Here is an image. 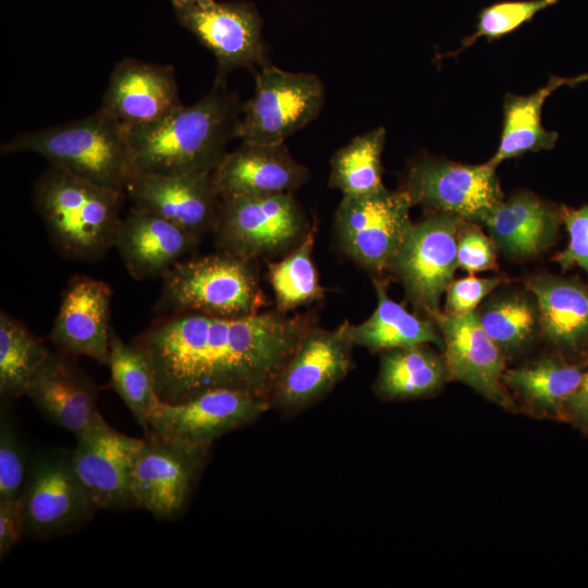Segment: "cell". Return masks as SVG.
Wrapping results in <instances>:
<instances>
[{"label":"cell","instance_id":"7a4b0ae2","mask_svg":"<svg viewBox=\"0 0 588 588\" xmlns=\"http://www.w3.org/2000/svg\"><path fill=\"white\" fill-rule=\"evenodd\" d=\"M241 109L218 77L195 103L155 123L125 128L134 173H212L236 138Z\"/></svg>","mask_w":588,"mask_h":588},{"label":"cell","instance_id":"4316f807","mask_svg":"<svg viewBox=\"0 0 588 588\" xmlns=\"http://www.w3.org/2000/svg\"><path fill=\"white\" fill-rule=\"evenodd\" d=\"M377 296L373 313L360 323L346 322V333L354 346L370 353L405 347L421 343L434 344L442 350V336L432 319L409 313L389 296V281L382 275L372 277Z\"/></svg>","mask_w":588,"mask_h":588},{"label":"cell","instance_id":"74e56055","mask_svg":"<svg viewBox=\"0 0 588 588\" xmlns=\"http://www.w3.org/2000/svg\"><path fill=\"white\" fill-rule=\"evenodd\" d=\"M510 282L504 274L491 278H477L470 274L453 280L445 291L443 311L451 316L468 315L475 311L492 292Z\"/></svg>","mask_w":588,"mask_h":588},{"label":"cell","instance_id":"ac0fdd59","mask_svg":"<svg viewBox=\"0 0 588 588\" xmlns=\"http://www.w3.org/2000/svg\"><path fill=\"white\" fill-rule=\"evenodd\" d=\"M125 191L135 207L198 237L213 230L221 205L211 172L134 173Z\"/></svg>","mask_w":588,"mask_h":588},{"label":"cell","instance_id":"44dd1931","mask_svg":"<svg viewBox=\"0 0 588 588\" xmlns=\"http://www.w3.org/2000/svg\"><path fill=\"white\" fill-rule=\"evenodd\" d=\"M221 198L293 193L310 177L282 144L242 145L226 152L211 173Z\"/></svg>","mask_w":588,"mask_h":588},{"label":"cell","instance_id":"d6986e66","mask_svg":"<svg viewBox=\"0 0 588 588\" xmlns=\"http://www.w3.org/2000/svg\"><path fill=\"white\" fill-rule=\"evenodd\" d=\"M182 106L171 65L125 58L111 72L100 108L132 128L155 123Z\"/></svg>","mask_w":588,"mask_h":588},{"label":"cell","instance_id":"ba28073f","mask_svg":"<svg viewBox=\"0 0 588 588\" xmlns=\"http://www.w3.org/2000/svg\"><path fill=\"white\" fill-rule=\"evenodd\" d=\"M462 219L426 213L413 222L387 272L404 289L415 313L431 319L442 311L441 296L458 268L456 237Z\"/></svg>","mask_w":588,"mask_h":588},{"label":"cell","instance_id":"8992f818","mask_svg":"<svg viewBox=\"0 0 588 588\" xmlns=\"http://www.w3.org/2000/svg\"><path fill=\"white\" fill-rule=\"evenodd\" d=\"M310 223L293 193L221 198L212 232L220 250L256 260L286 254Z\"/></svg>","mask_w":588,"mask_h":588},{"label":"cell","instance_id":"d6a6232c","mask_svg":"<svg viewBox=\"0 0 588 588\" xmlns=\"http://www.w3.org/2000/svg\"><path fill=\"white\" fill-rule=\"evenodd\" d=\"M318 232L314 222L305 237L279 261L268 262V280L277 310L287 314L321 299L326 289L319 281L313 252Z\"/></svg>","mask_w":588,"mask_h":588},{"label":"cell","instance_id":"9c48e42d","mask_svg":"<svg viewBox=\"0 0 588 588\" xmlns=\"http://www.w3.org/2000/svg\"><path fill=\"white\" fill-rule=\"evenodd\" d=\"M412 207L402 188L343 196L333 220L339 248L372 277L382 275L413 224Z\"/></svg>","mask_w":588,"mask_h":588},{"label":"cell","instance_id":"52a82bcc","mask_svg":"<svg viewBox=\"0 0 588 588\" xmlns=\"http://www.w3.org/2000/svg\"><path fill=\"white\" fill-rule=\"evenodd\" d=\"M324 102V87L311 73L266 64L255 74L253 96L242 105L236 138L242 143L282 144L313 122Z\"/></svg>","mask_w":588,"mask_h":588},{"label":"cell","instance_id":"ffe728a7","mask_svg":"<svg viewBox=\"0 0 588 588\" xmlns=\"http://www.w3.org/2000/svg\"><path fill=\"white\" fill-rule=\"evenodd\" d=\"M111 296L106 282L88 275L73 277L63 292L49 340L61 351L107 365Z\"/></svg>","mask_w":588,"mask_h":588},{"label":"cell","instance_id":"484cf974","mask_svg":"<svg viewBox=\"0 0 588 588\" xmlns=\"http://www.w3.org/2000/svg\"><path fill=\"white\" fill-rule=\"evenodd\" d=\"M561 224L562 206L518 192L498 206L485 226L498 252L523 262L549 250L556 243Z\"/></svg>","mask_w":588,"mask_h":588},{"label":"cell","instance_id":"7c38bea8","mask_svg":"<svg viewBox=\"0 0 588 588\" xmlns=\"http://www.w3.org/2000/svg\"><path fill=\"white\" fill-rule=\"evenodd\" d=\"M21 504L25 532L41 538L73 531L97 511L74 470L72 450L63 448L34 454Z\"/></svg>","mask_w":588,"mask_h":588},{"label":"cell","instance_id":"f35d334b","mask_svg":"<svg viewBox=\"0 0 588 588\" xmlns=\"http://www.w3.org/2000/svg\"><path fill=\"white\" fill-rule=\"evenodd\" d=\"M562 220L569 241L566 248L556 254L553 260L562 271L579 267L588 277V204L578 209L562 206Z\"/></svg>","mask_w":588,"mask_h":588},{"label":"cell","instance_id":"4fadbf2b","mask_svg":"<svg viewBox=\"0 0 588 588\" xmlns=\"http://www.w3.org/2000/svg\"><path fill=\"white\" fill-rule=\"evenodd\" d=\"M211 446L144 433L131 465L136 507L158 519L181 514L204 470Z\"/></svg>","mask_w":588,"mask_h":588},{"label":"cell","instance_id":"7402d4cb","mask_svg":"<svg viewBox=\"0 0 588 588\" xmlns=\"http://www.w3.org/2000/svg\"><path fill=\"white\" fill-rule=\"evenodd\" d=\"M524 285L538 303L541 341L569 359H588V281L540 272Z\"/></svg>","mask_w":588,"mask_h":588},{"label":"cell","instance_id":"e0dca14e","mask_svg":"<svg viewBox=\"0 0 588 588\" xmlns=\"http://www.w3.org/2000/svg\"><path fill=\"white\" fill-rule=\"evenodd\" d=\"M72 449L74 470L97 510L136 507L131 465L143 438L113 429L99 414Z\"/></svg>","mask_w":588,"mask_h":588},{"label":"cell","instance_id":"cb8c5ba5","mask_svg":"<svg viewBox=\"0 0 588 588\" xmlns=\"http://www.w3.org/2000/svg\"><path fill=\"white\" fill-rule=\"evenodd\" d=\"M198 242V236L133 206L120 222L114 247L128 273L135 280H146L162 278Z\"/></svg>","mask_w":588,"mask_h":588},{"label":"cell","instance_id":"ab89813d","mask_svg":"<svg viewBox=\"0 0 588 588\" xmlns=\"http://www.w3.org/2000/svg\"><path fill=\"white\" fill-rule=\"evenodd\" d=\"M25 532L21 499L0 501V558L3 559Z\"/></svg>","mask_w":588,"mask_h":588},{"label":"cell","instance_id":"d590c367","mask_svg":"<svg viewBox=\"0 0 588 588\" xmlns=\"http://www.w3.org/2000/svg\"><path fill=\"white\" fill-rule=\"evenodd\" d=\"M4 409L0 416V501L21 499L30 462Z\"/></svg>","mask_w":588,"mask_h":588},{"label":"cell","instance_id":"30bf717a","mask_svg":"<svg viewBox=\"0 0 588 588\" xmlns=\"http://www.w3.org/2000/svg\"><path fill=\"white\" fill-rule=\"evenodd\" d=\"M345 320L334 329L310 326L270 391L271 409L293 416L326 397L355 367Z\"/></svg>","mask_w":588,"mask_h":588},{"label":"cell","instance_id":"60d3db41","mask_svg":"<svg viewBox=\"0 0 588 588\" xmlns=\"http://www.w3.org/2000/svg\"><path fill=\"white\" fill-rule=\"evenodd\" d=\"M564 422L588 437V363L578 388L566 402Z\"/></svg>","mask_w":588,"mask_h":588},{"label":"cell","instance_id":"b9f144b4","mask_svg":"<svg viewBox=\"0 0 588 588\" xmlns=\"http://www.w3.org/2000/svg\"><path fill=\"white\" fill-rule=\"evenodd\" d=\"M174 10L208 3L212 0H170Z\"/></svg>","mask_w":588,"mask_h":588},{"label":"cell","instance_id":"8d00e7d4","mask_svg":"<svg viewBox=\"0 0 588 588\" xmlns=\"http://www.w3.org/2000/svg\"><path fill=\"white\" fill-rule=\"evenodd\" d=\"M481 226L463 220L457 231L458 268L470 274L498 269V248Z\"/></svg>","mask_w":588,"mask_h":588},{"label":"cell","instance_id":"d4e9b609","mask_svg":"<svg viewBox=\"0 0 588 588\" xmlns=\"http://www.w3.org/2000/svg\"><path fill=\"white\" fill-rule=\"evenodd\" d=\"M588 359L574 360L550 351L506 368L503 383L517 413L564 422L565 405L578 388Z\"/></svg>","mask_w":588,"mask_h":588},{"label":"cell","instance_id":"836d02e7","mask_svg":"<svg viewBox=\"0 0 588 588\" xmlns=\"http://www.w3.org/2000/svg\"><path fill=\"white\" fill-rule=\"evenodd\" d=\"M41 339L20 320L0 313V393L16 399L27 389L50 354Z\"/></svg>","mask_w":588,"mask_h":588},{"label":"cell","instance_id":"1f68e13d","mask_svg":"<svg viewBox=\"0 0 588 588\" xmlns=\"http://www.w3.org/2000/svg\"><path fill=\"white\" fill-rule=\"evenodd\" d=\"M385 130L377 127L354 137L330 160L329 186L343 196H363L384 188L381 156Z\"/></svg>","mask_w":588,"mask_h":588},{"label":"cell","instance_id":"5b68a950","mask_svg":"<svg viewBox=\"0 0 588 588\" xmlns=\"http://www.w3.org/2000/svg\"><path fill=\"white\" fill-rule=\"evenodd\" d=\"M162 279L157 306L163 316L192 311L241 317L266 304L255 260L223 250L181 260Z\"/></svg>","mask_w":588,"mask_h":588},{"label":"cell","instance_id":"8fae6325","mask_svg":"<svg viewBox=\"0 0 588 588\" xmlns=\"http://www.w3.org/2000/svg\"><path fill=\"white\" fill-rule=\"evenodd\" d=\"M494 167L424 158L408 170L403 191L426 213H443L486 225L504 200Z\"/></svg>","mask_w":588,"mask_h":588},{"label":"cell","instance_id":"3957f363","mask_svg":"<svg viewBox=\"0 0 588 588\" xmlns=\"http://www.w3.org/2000/svg\"><path fill=\"white\" fill-rule=\"evenodd\" d=\"M123 192L49 166L35 183V208L57 250L81 261L114 247Z\"/></svg>","mask_w":588,"mask_h":588},{"label":"cell","instance_id":"9a60e30c","mask_svg":"<svg viewBox=\"0 0 588 588\" xmlns=\"http://www.w3.org/2000/svg\"><path fill=\"white\" fill-rule=\"evenodd\" d=\"M174 11L179 23L213 54L219 76L268 64L262 21L250 3L212 0Z\"/></svg>","mask_w":588,"mask_h":588},{"label":"cell","instance_id":"7bdbcfd3","mask_svg":"<svg viewBox=\"0 0 588 588\" xmlns=\"http://www.w3.org/2000/svg\"><path fill=\"white\" fill-rule=\"evenodd\" d=\"M586 81H588V73L580 74L572 78H565V85H569L573 87Z\"/></svg>","mask_w":588,"mask_h":588},{"label":"cell","instance_id":"603a6c76","mask_svg":"<svg viewBox=\"0 0 588 588\" xmlns=\"http://www.w3.org/2000/svg\"><path fill=\"white\" fill-rule=\"evenodd\" d=\"M75 357L59 348L51 351L34 376L26 396L51 422L77 437L100 413L98 389Z\"/></svg>","mask_w":588,"mask_h":588},{"label":"cell","instance_id":"83f0119b","mask_svg":"<svg viewBox=\"0 0 588 588\" xmlns=\"http://www.w3.org/2000/svg\"><path fill=\"white\" fill-rule=\"evenodd\" d=\"M448 382L442 353L421 343L381 352L371 388L380 400L393 402L432 397Z\"/></svg>","mask_w":588,"mask_h":588},{"label":"cell","instance_id":"2e32d148","mask_svg":"<svg viewBox=\"0 0 588 588\" xmlns=\"http://www.w3.org/2000/svg\"><path fill=\"white\" fill-rule=\"evenodd\" d=\"M431 319L442 336L441 353L449 382H461L487 401L517 413L503 383L506 358L483 330L476 313L451 316L440 311Z\"/></svg>","mask_w":588,"mask_h":588},{"label":"cell","instance_id":"4dcf8cb0","mask_svg":"<svg viewBox=\"0 0 588 588\" xmlns=\"http://www.w3.org/2000/svg\"><path fill=\"white\" fill-rule=\"evenodd\" d=\"M107 365L110 369V387L145 430L148 414L159 399L150 360L134 343H124L111 328Z\"/></svg>","mask_w":588,"mask_h":588},{"label":"cell","instance_id":"5bb4252c","mask_svg":"<svg viewBox=\"0 0 588 588\" xmlns=\"http://www.w3.org/2000/svg\"><path fill=\"white\" fill-rule=\"evenodd\" d=\"M271 409L261 395L233 389H216L179 403L160 400L152 405L144 433L212 446L225 433L259 419Z\"/></svg>","mask_w":588,"mask_h":588},{"label":"cell","instance_id":"277c9868","mask_svg":"<svg viewBox=\"0 0 588 588\" xmlns=\"http://www.w3.org/2000/svg\"><path fill=\"white\" fill-rule=\"evenodd\" d=\"M0 152L36 154L50 166L120 192L134 173L126 130L101 108L85 119L16 134Z\"/></svg>","mask_w":588,"mask_h":588},{"label":"cell","instance_id":"f546056e","mask_svg":"<svg viewBox=\"0 0 588 588\" xmlns=\"http://www.w3.org/2000/svg\"><path fill=\"white\" fill-rule=\"evenodd\" d=\"M562 85H565V78L553 76L546 86L531 95L505 96L500 144L495 154L487 161L490 166L497 168L507 159L554 147L558 133L543 127L541 111L546 99Z\"/></svg>","mask_w":588,"mask_h":588},{"label":"cell","instance_id":"e575fe53","mask_svg":"<svg viewBox=\"0 0 588 588\" xmlns=\"http://www.w3.org/2000/svg\"><path fill=\"white\" fill-rule=\"evenodd\" d=\"M556 2L558 0H523L488 5L480 11L475 33L464 39L462 47H469L480 37L499 39Z\"/></svg>","mask_w":588,"mask_h":588},{"label":"cell","instance_id":"f1b7e54d","mask_svg":"<svg viewBox=\"0 0 588 588\" xmlns=\"http://www.w3.org/2000/svg\"><path fill=\"white\" fill-rule=\"evenodd\" d=\"M475 313L507 363L519 359L541 341L538 303L525 285L499 287Z\"/></svg>","mask_w":588,"mask_h":588},{"label":"cell","instance_id":"6da1fadb","mask_svg":"<svg viewBox=\"0 0 588 588\" xmlns=\"http://www.w3.org/2000/svg\"><path fill=\"white\" fill-rule=\"evenodd\" d=\"M313 324L308 316L279 310L241 317L185 311L162 316L132 343L150 360L164 402L216 389L269 400L281 368Z\"/></svg>","mask_w":588,"mask_h":588}]
</instances>
